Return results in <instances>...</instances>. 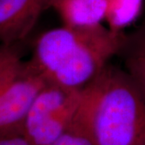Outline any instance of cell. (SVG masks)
I'll return each instance as SVG.
<instances>
[{"label": "cell", "instance_id": "cell-1", "mask_svg": "<svg viewBox=\"0 0 145 145\" xmlns=\"http://www.w3.org/2000/svg\"><path fill=\"white\" fill-rule=\"evenodd\" d=\"M125 36L104 26L79 30L62 25L38 37L30 61L47 83L82 90L119 54Z\"/></svg>", "mask_w": 145, "mask_h": 145}, {"label": "cell", "instance_id": "cell-2", "mask_svg": "<svg viewBox=\"0 0 145 145\" xmlns=\"http://www.w3.org/2000/svg\"><path fill=\"white\" fill-rule=\"evenodd\" d=\"M81 111L96 145H145V99L125 70L105 68L82 90Z\"/></svg>", "mask_w": 145, "mask_h": 145}, {"label": "cell", "instance_id": "cell-3", "mask_svg": "<svg viewBox=\"0 0 145 145\" xmlns=\"http://www.w3.org/2000/svg\"><path fill=\"white\" fill-rule=\"evenodd\" d=\"M82 90L50 83L44 86L31 105L23 127V132L31 145L51 144L62 134L78 114Z\"/></svg>", "mask_w": 145, "mask_h": 145}, {"label": "cell", "instance_id": "cell-4", "mask_svg": "<svg viewBox=\"0 0 145 145\" xmlns=\"http://www.w3.org/2000/svg\"><path fill=\"white\" fill-rule=\"evenodd\" d=\"M46 83L31 61L22 62L0 87V133L23 131L31 105Z\"/></svg>", "mask_w": 145, "mask_h": 145}, {"label": "cell", "instance_id": "cell-5", "mask_svg": "<svg viewBox=\"0 0 145 145\" xmlns=\"http://www.w3.org/2000/svg\"><path fill=\"white\" fill-rule=\"evenodd\" d=\"M49 0H0V43L15 44L29 33Z\"/></svg>", "mask_w": 145, "mask_h": 145}, {"label": "cell", "instance_id": "cell-6", "mask_svg": "<svg viewBox=\"0 0 145 145\" xmlns=\"http://www.w3.org/2000/svg\"><path fill=\"white\" fill-rule=\"evenodd\" d=\"M64 26L91 30L103 26L106 0H49Z\"/></svg>", "mask_w": 145, "mask_h": 145}, {"label": "cell", "instance_id": "cell-7", "mask_svg": "<svg viewBox=\"0 0 145 145\" xmlns=\"http://www.w3.org/2000/svg\"><path fill=\"white\" fill-rule=\"evenodd\" d=\"M119 54L123 56L125 71L145 99V26L125 36Z\"/></svg>", "mask_w": 145, "mask_h": 145}, {"label": "cell", "instance_id": "cell-8", "mask_svg": "<svg viewBox=\"0 0 145 145\" xmlns=\"http://www.w3.org/2000/svg\"><path fill=\"white\" fill-rule=\"evenodd\" d=\"M142 3L143 0H106V27L115 33L123 34V30L139 16Z\"/></svg>", "mask_w": 145, "mask_h": 145}, {"label": "cell", "instance_id": "cell-9", "mask_svg": "<svg viewBox=\"0 0 145 145\" xmlns=\"http://www.w3.org/2000/svg\"><path fill=\"white\" fill-rule=\"evenodd\" d=\"M49 145H96L81 106L72 123Z\"/></svg>", "mask_w": 145, "mask_h": 145}, {"label": "cell", "instance_id": "cell-10", "mask_svg": "<svg viewBox=\"0 0 145 145\" xmlns=\"http://www.w3.org/2000/svg\"><path fill=\"white\" fill-rule=\"evenodd\" d=\"M22 62L15 44H0V87L16 72Z\"/></svg>", "mask_w": 145, "mask_h": 145}, {"label": "cell", "instance_id": "cell-11", "mask_svg": "<svg viewBox=\"0 0 145 145\" xmlns=\"http://www.w3.org/2000/svg\"><path fill=\"white\" fill-rule=\"evenodd\" d=\"M0 145H31L23 131L0 133Z\"/></svg>", "mask_w": 145, "mask_h": 145}]
</instances>
